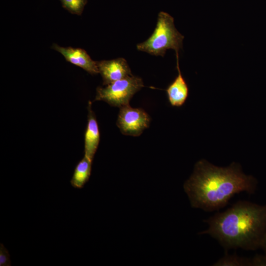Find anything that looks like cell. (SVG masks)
Instances as JSON below:
<instances>
[{
  "instance_id": "14",
  "label": "cell",
  "mask_w": 266,
  "mask_h": 266,
  "mask_svg": "<svg viewBox=\"0 0 266 266\" xmlns=\"http://www.w3.org/2000/svg\"><path fill=\"white\" fill-rule=\"evenodd\" d=\"M262 246L263 247V248L265 249L266 253V234L265 236V237L264 238V240L262 242Z\"/></svg>"
},
{
  "instance_id": "13",
  "label": "cell",
  "mask_w": 266,
  "mask_h": 266,
  "mask_svg": "<svg viewBox=\"0 0 266 266\" xmlns=\"http://www.w3.org/2000/svg\"><path fill=\"white\" fill-rule=\"evenodd\" d=\"M10 255L3 244L0 245V266H10Z\"/></svg>"
},
{
  "instance_id": "2",
  "label": "cell",
  "mask_w": 266,
  "mask_h": 266,
  "mask_svg": "<svg viewBox=\"0 0 266 266\" xmlns=\"http://www.w3.org/2000/svg\"><path fill=\"white\" fill-rule=\"evenodd\" d=\"M208 234L225 249L254 250L262 246L266 234V205L239 200L222 212L204 220Z\"/></svg>"
},
{
  "instance_id": "11",
  "label": "cell",
  "mask_w": 266,
  "mask_h": 266,
  "mask_svg": "<svg viewBox=\"0 0 266 266\" xmlns=\"http://www.w3.org/2000/svg\"><path fill=\"white\" fill-rule=\"evenodd\" d=\"M213 266H249L251 259L240 257L236 254L230 255L226 250L225 255L215 262Z\"/></svg>"
},
{
  "instance_id": "3",
  "label": "cell",
  "mask_w": 266,
  "mask_h": 266,
  "mask_svg": "<svg viewBox=\"0 0 266 266\" xmlns=\"http://www.w3.org/2000/svg\"><path fill=\"white\" fill-rule=\"evenodd\" d=\"M184 36L176 29L174 19L169 14L159 13L156 26L151 35L145 41L136 45L138 50L155 56L164 57L168 49L176 54L182 47Z\"/></svg>"
},
{
  "instance_id": "12",
  "label": "cell",
  "mask_w": 266,
  "mask_h": 266,
  "mask_svg": "<svg viewBox=\"0 0 266 266\" xmlns=\"http://www.w3.org/2000/svg\"><path fill=\"white\" fill-rule=\"evenodd\" d=\"M63 6L72 14H81L86 0H61Z\"/></svg>"
},
{
  "instance_id": "7",
  "label": "cell",
  "mask_w": 266,
  "mask_h": 266,
  "mask_svg": "<svg viewBox=\"0 0 266 266\" xmlns=\"http://www.w3.org/2000/svg\"><path fill=\"white\" fill-rule=\"evenodd\" d=\"M52 48L60 53L68 62L81 67L91 74L98 73L97 62L93 61L87 52L81 48L64 47L53 44Z\"/></svg>"
},
{
  "instance_id": "9",
  "label": "cell",
  "mask_w": 266,
  "mask_h": 266,
  "mask_svg": "<svg viewBox=\"0 0 266 266\" xmlns=\"http://www.w3.org/2000/svg\"><path fill=\"white\" fill-rule=\"evenodd\" d=\"M176 59L178 75L166 90L170 105L180 107L185 103L189 96V89L179 67L178 54H176Z\"/></svg>"
},
{
  "instance_id": "5",
  "label": "cell",
  "mask_w": 266,
  "mask_h": 266,
  "mask_svg": "<svg viewBox=\"0 0 266 266\" xmlns=\"http://www.w3.org/2000/svg\"><path fill=\"white\" fill-rule=\"evenodd\" d=\"M150 122L149 115L143 109L128 104L120 107L117 126L123 134L137 136L149 127Z\"/></svg>"
},
{
  "instance_id": "1",
  "label": "cell",
  "mask_w": 266,
  "mask_h": 266,
  "mask_svg": "<svg viewBox=\"0 0 266 266\" xmlns=\"http://www.w3.org/2000/svg\"><path fill=\"white\" fill-rule=\"evenodd\" d=\"M256 182L253 176L243 172L237 163L223 167L201 160L195 164L183 188L192 207L212 212L225 206L236 194L253 193Z\"/></svg>"
},
{
  "instance_id": "8",
  "label": "cell",
  "mask_w": 266,
  "mask_h": 266,
  "mask_svg": "<svg viewBox=\"0 0 266 266\" xmlns=\"http://www.w3.org/2000/svg\"><path fill=\"white\" fill-rule=\"evenodd\" d=\"M91 105V102L89 101L88 105V122L84 136V156L93 161L99 144L100 133Z\"/></svg>"
},
{
  "instance_id": "6",
  "label": "cell",
  "mask_w": 266,
  "mask_h": 266,
  "mask_svg": "<svg viewBox=\"0 0 266 266\" xmlns=\"http://www.w3.org/2000/svg\"><path fill=\"white\" fill-rule=\"evenodd\" d=\"M97 65L103 85L133 75L127 62L123 58L97 62Z\"/></svg>"
},
{
  "instance_id": "10",
  "label": "cell",
  "mask_w": 266,
  "mask_h": 266,
  "mask_svg": "<svg viewBox=\"0 0 266 266\" xmlns=\"http://www.w3.org/2000/svg\"><path fill=\"white\" fill-rule=\"evenodd\" d=\"M92 162L84 156L78 162L70 180L73 187L81 189L88 181L91 173Z\"/></svg>"
},
{
  "instance_id": "4",
  "label": "cell",
  "mask_w": 266,
  "mask_h": 266,
  "mask_svg": "<svg viewBox=\"0 0 266 266\" xmlns=\"http://www.w3.org/2000/svg\"><path fill=\"white\" fill-rule=\"evenodd\" d=\"M105 86L97 88L95 100L104 101L120 108L129 104L131 98L144 84L140 77L132 75Z\"/></svg>"
}]
</instances>
